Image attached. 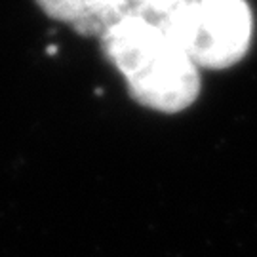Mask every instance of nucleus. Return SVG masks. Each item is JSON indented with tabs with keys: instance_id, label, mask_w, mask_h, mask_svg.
Masks as SVG:
<instances>
[{
	"instance_id": "1",
	"label": "nucleus",
	"mask_w": 257,
	"mask_h": 257,
	"mask_svg": "<svg viewBox=\"0 0 257 257\" xmlns=\"http://www.w3.org/2000/svg\"><path fill=\"white\" fill-rule=\"evenodd\" d=\"M105 57L118 69L130 95L158 112H181L200 93V69L160 23L128 14L101 37Z\"/></svg>"
},
{
	"instance_id": "2",
	"label": "nucleus",
	"mask_w": 257,
	"mask_h": 257,
	"mask_svg": "<svg viewBox=\"0 0 257 257\" xmlns=\"http://www.w3.org/2000/svg\"><path fill=\"white\" fill-rule=\"evenodd\" d=\"M160 27L198 69H229L242 61L253 40L248 0H189Z\"/></svg>"
},
{
	"instance_id": "3",
	"label": "nucleus",
	"mask_w": 257,
	"mask_h": 257,
	"mask_svg": "<svg viewBox=\"0 0 257 257\" xmlns=\"http://www.w3.org/2000/svg\"><path fill=\"white\" fill-rule=\"evenodd\" d=\"M48 18L67 23L80 35L101 37L120 18L134 12L136 0H35Z\"/></svg>"
},
{
	"instance_id": "4",
	"label": "nucleus",
	"mask_w": 257,
	"mask_h": 257,
	"mask_svg": "<svg viewBox=\"0 0 257 257\" xmlns=\"http://www.w3.org/2000/svg\"><path fill=\"white\" fill-rule=\"evenodd\" d=\"M189 0H136L134 2V14L160 23L177 8H181Z\"/></svg>"
}]
</instances>
